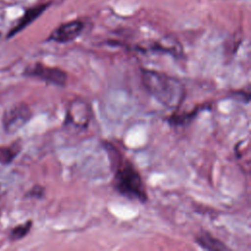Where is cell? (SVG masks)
<instances>
[{"instance_id":"cell-1","label":"cell","mask_w":251,"mask_h":251,"mask_svg":"<svg viewBox=\"0 0 251 251\" xmlns=\"http://www.w3.org/2000/svg\"><path fill=\"white\" fill-rule=\"evenodd\" d=\"M140 73L144 87L160 104L174 110L182 104L185 89L180 80L154 70L142 69Z\"/></svg>"},{"instance_id":"cell-3","label":"cell","mask_w":251,"mask_h":251,"mask_svg":"<svg viewBox=\"0 0 251 251\" xmlns=\"http://www.w3.org/2000/svg\"><path fill=\"white\" fill-rule=\"evenodd\" d=\"M25 75L36 77L47 83L55 84L61 87L66 85L68 79L65 71L59 68L45 66L41 63H36L33 66L26 68L25 71Z\"/></svg>"},{"instance_id":"cell-2","label":"cell","mask_w":251,"mask_h":251,"mask_svg":"<svg viewBox=\"0 0 251 251\" xmlns=\"http://www.w3.org/2000/svg\"><path fill=\"white\" fill-rule=\"evenodd\" d=\"M114 187L123 196L139 202H146L147 191L138 171L126 161L120 164L114 174Z\"/></svg>"},{"instance_id":"cell-5","label":"cell","mask_w":251,"mask_h":251,"mask_svg":"<svg viewBox=\"0 0 251 251\" xmlns=\"http://www.w3.org/2000/svg\"><path fill=\"white\" fill-rule=\"evenodd\" d=\"M83 24L80 21H72L65 23L55 28L50 36L49 41H55L58 43H67L75 40L82 31Z\"/></svg>"},{"instance_id":"cell-10","label":"cell","mask_w":251,"mask_h":251,"mask_svg":"<svg viewBox=\"0 0 251 251\" xmlns=\"http://www.w3.org/2000/svg\"><path fill=\"white\" fill-rule=\"evenodd\" d=\"M154 48L156 50H161L163 52H166V53H170L174 56H179L180 54V51H181V48L179 46V44H177V42L174 43V41H169L168 39L164 40V42H160V43H157Z\"/></svg>"},{"instance_id":"cell-12","label":"cell","mask_w":251,"mask_h":251,"mask_svg":"<svg viewBox=\"0 0 251 251\" xmlns=\"http://www.w3.org/2000/svg\"><path fill=\"white\" fill-rule=\"evenodd\" d=\"M43 194H44V189H43V187H41V186H39V185L33 186V187L30 189V191L27 193V195H28L29 197H36V198L42 197Z\"/></svg>"},{"instance_id":"cell-6","label":"cell","mask_w":251,"mask_h":251,"mask_svg":"<svg viewBox=\"0 0 251 251\" xmlns=\"http://www.w3.org/2000/svg\"><path fill=\"white\" fill-rule=\"evenodd\" d=\"M90 117L91 111L88 104L84 101L76 100L70 105L66 121L75 127L84 128L87 126Z\"/></svg>"},{"instance_id":"cell-4","label":"cell","mask_w":251,"mask_h":251,"mask_svg":"<svg viewBox=\"0 0 251 251\" xmlns=\"http://www.w3.org/2000/svg\"><path fill=\"white\" fill-rule=\"evenodd\" d=\"M31 112L29 108L24 104H18L7 109L3 114L2 124L4 130L11 134L22 128L30 119Z\"/></svg>"},{"instance_id":"cell-7","label":"cell","mask_w":251,"mask_h":251,"mask_svg":"<svg viewBox=\"0 0 251 251\" xmlns=\"http://www.w3.org/2000/svg\"><path fill=\"white\" fill-rule=\"evenodd\" d=\"M47 7H48V4H41V5H37L35 7L29 8L28 10H26L25 12V14L23 15V17L18 22V24L13 28H11L7 37L11 38V37L15 36L17 33H19L24 28H25L27 25H29L34 20H36L47 9Z\"/></svg>"},{"instance_id":"cell-8","label":"cell","mask_w":251,"mask_h":251,"mask_svg":"<svg viewBox=\"0 0 251 251\" xmlns=\"http://www.w3.org/2000/svg\"><path fill=\"white\" fill-rule=\"evenodd\" d=\"M196 243L206 250H215V251H223L228 250V248L218 238L214 237L210 233L206 231H202L196 237Z\"/></svg>"},{"instance_id":"cell-11","label":"cell","mask_w":251,"mask_h":251,"mask_svg":"<svg viewBox=\"0 0 251 251\" xmlns=\"http://www.w3.org/2000/svg\"><path fill=\"white\" fill-rule=\"evenodd\" d=\"M31 226H32V222L27 221L24 224H21V225L15 226L10 233L11 239L12 240H20V239L24 238L29 232Z\"/></svg>"},{"instance_id":"cell-9","label":"cell","mask_w":251,"mask_h":251,"mask_svg":"<svg viewBox=\"0 0 251 251\" xmlns=\"http://www.w3.org/2000/svg\"><path fill=\"white\" fill-rule=\"evenodd\" d=\"M21 151V145L19 142H15L9 146L0 147V164H10Z\"/></svg>"}]
</instances>
